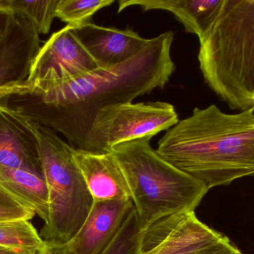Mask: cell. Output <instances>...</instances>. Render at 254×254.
<instances>
[{
  "label": "cell",
  "mask_w": 254,
  "mask_h": 254,
  "mask_svg": "<svg viewBox=\"0 0 254 254\" xmlns=\"http://www.w3.org/2000/svg\"><path fill=\"white\" fill-rule=\"evenodd\" d=\"M157 154L208 190L254 173V108L226 114L195 108L166 130Z\"/></svg>",
  "instance_id": "obj_1"
},
{
  "label": "cell",
  "mask_w": 254,
  "mask_h": 254,
  "mask_svg": "<svg viewBox=\"0 0 254 254\" xmlns=\"http://www.w3.org/2000/svg\"><path fill=\"white\" fill-rule=\"evenodd\" d=\"M199 42L206 85L233 111L254 108V0H223Z\"/></svg>",
  "instance_id": "obj_2"
},
{
  "label": "cell",
  "mask_w": 254,
  "mask_h": 254,
  "mask_svg": "<svg viewBox=\"0 0 254 254\" xmlns=\"http://www.w3.org/2000/svg\"><path fill=\"white\" fill-rule=\"evenodd\" d=\"M151 139L123 142L111 151L124 175L141 231L162 218L195 210L209 191L162 158L151 146Z\"/></svg>",
  "instance_id": "obj_3"
},
{
  "label": "cell",
  "mask_w": 254,
  "mask_h": 254,
  "mask_svg": "<svg viewBox=\"0 0 254 254\" xmlns=\"http://www.w3.org/2000/svg\"><path fill=\"white\" fill-rule=\"evenodd\" d=\"M0 111L26 127L36 144L49 195L41 238L67 243L84 224L93 203L74 161L72 147L53 130L19 113L1 106Z\"/></svg>",
  "instance_id": "obj_4"
},
{
  "label": "cell",
  "mask_w": 254,
  "mask_h": 254,
  "mask_svg": "<svg viewBox=\"0 0 254 254\" xmlns=\"http://www.w3.org/2000/svg\"><path fill=\"white\" fill-rule=\"evenodd\" d=\"M178 121L175 107L166 102H131L108 107L95 117L83 150L109 153L113 147L123 142L152 139Z\"/></svg>",
  "instance_id": "obj_5"
},
{
  "label": "cell",
  "mask_w": 254,
  "mask_h": 254,
  "mask_svg": "<svg viewBox=\"0 0 254 254\" xmlns=\"http://www.w3.org/2000/svg\"><path fill=\"white\" fill-rule=\"evenodd\" d=\"M230 239L202 222L194 211L159 220L141 233V254H207Z\"/></svg>",
  "instance_id": "obj_6"
},
{
  "label": "cell",
  "mask_w": 254,
  "mask_h": 254,
  "mask_svg": "<svg viewBox=\"0 0 254 254\" xmlns=\"http://www.w3.org/2000/svg\"><path fill=\"white\" fill-rule=\"evenodd\" d=\"M99 68L73 29L66 26L55 32L41 47L31 64L26 81L59 84L82 76Z\"/></svg>",
  "instance_id": "obj_7"
},
{
  "label": "cell",
  "mask_w": 254,
  "mask_h": 254,
  "mask_svg": "<svg viewBox=\"0 0 254 254\" xmlns=\"http://www.w3.org/2000/svg\"><path fill=\"white\" fill-rule=\"evenodd\" d=\"M133 207L130 199L93 201L84 224L66 243L70 254H100L115 237Z\"/></svg>",
  "instance_id": "obj_8"
},
{
  "label": "cell",
  "mask_w": 254,
  "mask_h": 254,
  "mask_svg": "<svg viewBox=\"0 0 254 254\" xmlns=\"http://www.w3.org/2000/svg\"><path fill=\"white\" fill-rule=\"evenodd\" d=\"M73 31L100 68L111 67L129 60L139 53L149 40L130 28L105 27L91 22Z\"/></svg>",
  "instance_id": "obj_9"
},
{
  "label": "cell",
  "mask_w": 254,
  "mask_h": 254,
  "mask_svg": "<svg viewBox=\"0 0 254 254\" xmlns=\"http://www.w3.org/2000/svg\"><path fill=\"white\" fill-rule=\"evenodd\" d=\"M40 48L39 33L33 23L13 14L8 32L0 41V87L26 80Z\"/></svg>",
  "instance_id": "obj_10"
},
{
  "label": "cell",
  "mask_w": 254,
  "mask_h": 254,
  "mask_svg": "<svg viewBox=\"0 0 254 254\" xmlns=\"http://www.w3.org/2000/svg\"><path fill=\"white\" fill-rule=\"evenodd\" d=\"M72 157L93 201L130 199L124 175L112 153L72 148Z\"/></svg>",
  "instance_id": "obj_11"
},
{
  "label": "cell",
  "mask_w": 254,
  "mask_h": 254,
  "mask_svg": "<svg viewBox=\"0 0 254 254\" xmlns=\"http://www.w3.org/2000/svg\"><path fill=\"white\" fill-rule=\"evenodd\" d=\"M223 0H120L118 13L131 6L142 11L163 10L172 13L187 33L200 38L212 23Z\"/></svg>",
  "instance_id": "obj_12"
},
{
  "label": "cell",
  "mask_w": 254,
  "mask_h": 254,
  "mask_svg": "<svg viewBox=\"0 0 254 254\" xmlns=\"http://www.w3.org/2000/svg\"><path fill=\"white\" fill-rule=\"evenodd\" d=\"M0 166L25 169L42 175L33 136L26 127L1 111Z\"/></svg>",
  "instance_id": "obj_13"
},
{
  "label": "cell",
  "mask_w": 254,
  "mask_h": 254,
  "mask_svg": "<svg viewBox=\"0 0 254 254\" xmlns=\"http://www.w3.org/2000/svg\"><path fill=\"white\" fill-rule=\"evenodd\" d=\"M0 188L29 206L44 222L47 220L48 190L42 175L0 166Z\"/></svg>",
  "instance_id": "obj_14"
},
{
  "label": "cell",
  "mask_w": 254,
  "mask_h": 254,
  "mask_svg": "<svg viewBox=\"0 0 254 254\" xmlns=\"http://www.w3.org/2000/svg\"><path fill=\"white\" fill-rule=\"evenodd\" d=\"M43 244L44 239L31 221L0 222V248L25 254H35Z\"/></svg>",
  "instance_id": "obj_15"
},
{
  "label": "cell",
  "mask_w": 254,
  "mask_h": 254,
  "mask_svg": "<svg viewBox=\"0 0 254 254\" xmlns=\"http://www.w3.org/2000/svg\"><path fill=\"white\" fill-rule=\"evenodd\" d=\"M58 0H0V7L30 20L38 33L47 35L56 17Z\"/></svg>",
  "instance_id": "obj_16"
},
{
  "label": "cell",
  "mask_w": 254,
  "mask_h": 254,
  "mask_svg": "<svg viewBox=\"0 0 254 254\" xmlns=\"http://www.w3.org/2000/svg\"><path fill=\"white\" fill-rule=\"evenodd\" d=\"M114 2V0H58L56 17L77 29L90 23L97 11Z\"/></svg>",
  "instance_id": "obj_17"
},
{
  "label": "cell",
  "mask_w": 254,
  "mask_h": 254,
  "mask_svg": "<svg viewBox=\"0 0 254 254\" xmlns=\"http://www.w3.org/2000/svg\"><path fill=\"white\" fill-rule=\"evenodd\" d=\"M141 233L133 207L115 237L99 254H139Z\"/></svg>",
  "instance_id": "obj_18"
},
{
  "label": "cell",
  "mask_w": 254,
  "mask_h": 254,
  "mask_svg": "<svg viewBox=\"0 0 254 254\" xmlns=\"http://www.w3.org/2000/svg\"><path fill=\"white\" fill-rule=\"evenodd\" d=\"M35 215V212L29 206L0 188V222L18 220L31 221Z\"/></svg>",
  "instance_id": "obj_19"
},
{
  "label": "cell",
  "mask_w": 254,
  "mask_h": 254,
  "mask_svg": "<svg viewBox=\"0 0 254 254\" xmlns=\"http://www.w3.org/2000/svg\"><path fill=\"white\" fill-rule=\"evenodd\" d=\"M35 254H71L66 243L44 241Z\"/></svg>",
  "instance_id": "obj_20"
},
{
  "label": "cell",
  "mask_w": 254,
  "mask_h": 254,
  "mask_svg": "<svg viewBox=\"0 0 254 254\" xmlns=\"http://www.w3.org/2000/svg\"><path fill=\"white\" fill-rule=\"evenodd\" d=\"M13 13L0 7V41L3 39L11 24Z\"/></svg>",
  "instance_id": "obj_21"
},
{
  "label": "cell",
  "mask_w": 254,
  "mask_h": 254,
  "mask_svg": "<svg viewBox=\"0 0 254 254\" xmlns=\"http://www.w3.org/2000/svg\"><path fill=\"white\" fill-rule=\"evenodd\" d=\"M207 254H243L231 240Z\"/></svg>",
  "instance_id": "obj_22"
},
{
  "label": "cell",
  "mask_w": 254,
  "mask_h": 254,
  "mask_svg": "<svg viewBox=\"0 0 254 254\" xmlns=\"http://www.w3.org/2000/svg\"><path fill=\"white\" fill-rule=\"evenodd\" d=\"M0 254H25L23 253L17 252V251H10V250L2 249L0 248Z\"/></svg>",
  "instance_id": "obj_23"
},
{
  "label": "cell",
  "mask_w": 254,
  "mask_h": 254,
  "mask_svg": "<svg viewBox=\"0 0 254 254\" xmlns=\"http://www.w3.org/2000/svg\"></svg>",
  "instance_id": "obj_24"
}]
</instances>
